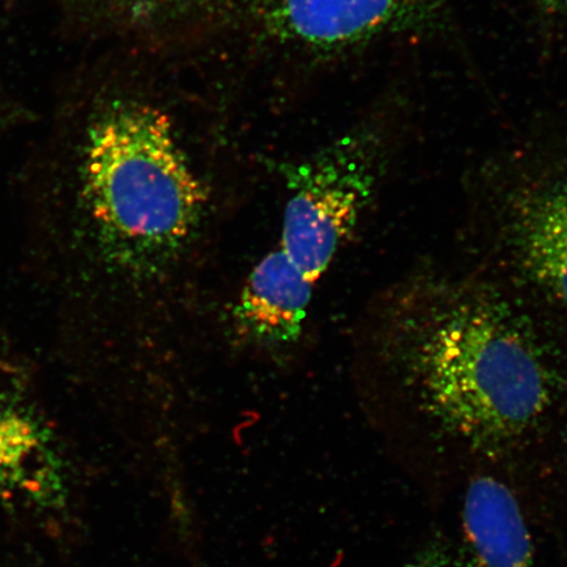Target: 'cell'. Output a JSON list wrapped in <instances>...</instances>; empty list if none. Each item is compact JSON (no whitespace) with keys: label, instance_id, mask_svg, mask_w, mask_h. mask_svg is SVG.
Instances as JSON below:
<instances>
[{"label":"cell","instance_id":"cell-1","mask_svg":"<svg viewBox=\"0 0 567 567\" xmlns=\"http://www.w3.org/2000/svg\"><path fill=\"white\" fill-rule=\"evenodd\" d=\"M382 347L425 413L477 449L516 441L555 400L556 367L540 336L493 290H424L394 310Z\"/></svg>","mask_w":567,"mask_h":567},{"label":"cell","instance_id":"cell-2","mask_svg":"<svg viewBox=\"0 0 567 567\" xmlns=\"http://www.w3.org/2000/svg\"><path fill=\"white\" fill-rule=\"evenodd\" d=\"M83 193L99 237L117 264L151 272L189 243L207 195L165 113L115 102L92 123Z\"/></svg>","mask_w":567,"mask_h":567},{"label":"cell","instance_id":"cell-3","mask_svg":"<svg viewBox=\"0 0 567 567\" xmlns=\"http://www.w3.org/2000/svg\"><path fill=\"white\" fill-rule=\"evenodd\" d=\"M378 154L368 137L347 136L282 167L289 197L280 248L316 284L371 200Z\"/></svg>","mask_w":567,"mask_h":567},{"label":"cell","instance_id":"cell-4","mask_svg":"<svg viewBox=\"0 0 567 567\" xmlns=\"http://www.w3.org/2000/svg\"><path fill=\"white\" fill-rule=\"evenodd\" d=\"M441 0H274L287 39L316 51H339L431 21Z\"/></svg>","mask_w":567,"mask_h":567},{"label":"cell","instance_id":"cell-5","mask_svg":"<svg viewBox=\"0 0 567 567\" xmlns=\"http://www.w3.org/2000/svg\"><path fill=\"white\" fill-rule=\"evenodd\" d=\"M0 487L44 508L59 507L66 474L51 429L23 400L0 389Z\"/></svg>","mask_w":567,"mask_h":567},{"label":"cell","instance_id":"cell-6","mask_svg":"<svg viewBox=\"0 0 567 567\" xmlns=\"http://www.w3.org/2000/svg\"><path fill=\"white\" fill-rule=\"evenodd\" d=\"M313 288L307 275L276 248L248 276L234 316L244 334L258 342L293 343L301 336Z\"/></svg>","mask_w":567,"mask_h":567},{"label":"cell","instance_id":"cell-7","mask_svg":"<svg viewBox=\"0 0 567 567\" xmlns=\"http://www.w3.org/2000/svg\"><path fill=\"white\" fill-rule=\"evenodd\" d=\"M512 237L530 278L567 309V181L542 184L516 198Z\"/></svg>","mask_w":567,"mask_h":567},{"label":"cell","instance_id":"cell-8","mask_svg":"<svg viewBox=\"0 0 567 567\" xmlns=\"http://www.w3.org/2000/svg\"><path fill=\"white\" fill-rule=\"evenodd\" d=\"M464 567H535L534 545L519 503L503 482L472 481L465 495Z\"/></svg>","mask_w":567,"mask_h":567},{"label":"cell","instance_id":"cell-9","mask_svg":"<svg viewBox=\"0 0 567 567\" xmlns=\"http://www.w3.org/2000/svg\"><path fill=\"white\" fill-rule=\"evenodd\" d=\"M405 567H458L449 556V553L441 548H429L415 557Z\"/></svg>","mask_w":567,"mask_h":567},{"label":"cell","instance_id":"cell-10","mask_svg":"<svg viewBox=\"0 0 567 567\" xmlns=\"http://www.w3.org/2000/svg\"><path fill=\"white\" fill-rule=\"evenodd\" d=\"M545 4L557 7L567 3V0H543Z\"/></svg>","mask_w":567,"mask_h":567}]
</instances>
